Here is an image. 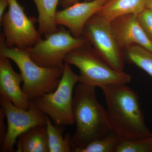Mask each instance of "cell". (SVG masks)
Wrapping results in <instances>:
<instances>
[{
	"label": "cell",
	"mask_w": 152,
	"mask_h": 152,
	"mask_svg": "<svg viewBox=\"0 0 152 152\" xmlns=\"http://www.w3.org/2000/svg\"><path fill=\"white\" fill-rule=\"evenodd\" d=\"M114 132L121 140L145 137L152 134L146 125L138 96L126 84L101 88Z\"/></svg>",
	"instance_id": "cell-1"
},
{
	"label": "cell",
	"mask_w": 152,
	"mask_h": 152,
	"mask_svg": "<svg viewBox=\"0 0 152 152\" xmlns=\"http://www.w3.org/2000/svg\"><path fill=\"white\" fill-rule=\"evenodd\" d=\"M96 87L78 83L73 100L76 129L71 137L72 152L114 133L107 110L98 101Z\"/></svg>",
	"instance_id": "cell-2"
},
{
	"label": "cell",
	"mask_w": 152,
	"mask_h": 152,
	"mask_svg": "<svg viewBox=\"0 0 152 152\" xmlns=\"http://www.w3.org/2000/svg\"><path fill=\"white\" fill-rule=\"evenodd\" d=\"M0 54L13 61L18 66L23 77L22 90L29 101L53 92L59 85L64 67L38 65L31 58L26 49L7 48L3 33L0 35Z\"/></svg>",
	"instance_id": "cell-3"
},
{
	"label": "cell",
	"mask_w": 152,
	"mask_h": 152,
	"mask_svg": "<svg viewBox=\"0 0 152 152\" xmlns=\"http://www.w3.org/2000/svg\"><path fill=\"white\" fill-rule=\"evenodd\" d=\"M89 43L69 52L65 58V62L79 69L78 83L101 88L110 85L126 84L131 81L130 75L113 69L89 46Z\"/></svg>",
	"instance_id": "cell-4"
},
{
	"label": "cell",
	"mask_w": 152,
	"mask_h": 152,
	"mask_svg": "<svg viewBox=\"0 0 152 152\" xmlns=\"http://www.w3.org/2000/svg\"><path fill=\"white\" fill-rule=\"evenodd\" d=\"M78 82V75L72 70L69 64L65 62L62 77L56 89L31 101L56 125L74 124L73 91Z\"/></svg>",
	"instance_id": "cell-5"
},
{
	"label": "cell",
	"mask_w": 152,
	"mask_h": 152,
	"mask_svg": "<svg viewBox=\"0 0 152 152\" xmlns=\"http://www.w3.org/2000/svg\"><path fill=\"white\" fill-rule=\"evenodd\" d=\"M90 42L83 36L75 38L69 31L61 27L56 32L26 48L31 58L43 67L64 68L66 55L72 50Z\"/></svg>",
	"instance_id": "cell-6"
},
{
	"label": "cell",
	"mask_w": 152,
	"mask_h": 152,
	"mask_svg": "<svg viewBox=\"0 0 152 152\" xmlns=\"http://www.w3.org/2000/svg\"><path fill=\"white\" fill-rule=\"evenodd\" d=\"M9 10L0 18L7 48H28L42 39L35 27L38 19L28 17L17 0H8Z\"/></svg>",
	"instance_id": "cell-7"
},
{
	"label": "cell",
	"mask_w": 152,
	"mask_h": 152,
	"mask_svg": "<svg viewBox=\"0 0 152 152\" xmlns=\"http://www.w3.org/2000/svg\"><path fill=\"white\" fill-rule=\"evenodd\" d=\"M83 35L111 67L119 72L124 71V53L112 31L109 21L95 14L86 23Z\"/></svg>",
	"instance_id": "cell-8"
},
{
	"label": "cell",
	"mask_w": 152,
	"mask_h": 152,
	"mask_svg": "<svg viewBox=\"0 0 152 152\" xmlns=\"http://www.w3.org/2000/svg\"><path fill=\"white\" fill-rule=\"evenodd\" d=\"M0 103L6 115L7 132L1 152L15 151L14 147L19 135L35 126L46 125V115L30 101L28 110L20 108L1 95Z\"/></svg>",
	"instance_id": "cell-9"
},
{
	"label": "cell",
	"mask_w": 152,
	"mask_h": 152,
	"mask_svg": "<svg viewBox=\"0 0 152 152\" xmlns=\"http://www.w3.org/2000/svg\"><path fill=\"white\" fill-rule=\"evenodd\" d=\"M108 0H92L77 2L62 10L57 11L56 23L68 28L75 38L83 36L86 23L96 14Z\"/></svg>",
	"instance_id": "cell-10"
},
{
	"label": "cell",
	"mask_w": 152,
	"mask_h": 152,
	"mask_svg": "<svg viewBox=\"0 0 152 152\" xmlns=\"http://www.w3.org/2000/svg\"><path fill=\"white\" fill-rule=\"evenodd\" d=\"M137 16L129 14L114 19L110 22L112 31L123 50L136 45L152 52V43L139 24Z\"/></svg>",
	"instance_id": "cell-11"
},
{
	"label": "cell",
	"mask_w": 152,
	"mask_h": 152,
	"mask_svg": "<svg viewBox=\"0 0 152 152\" xmlns=\"http://www.w3.org/2000/svg\"><path fill=\"white\" fill-rule=\"evenodd\" d=\"M21 74L13 69L10 59L0 54V94L20 108L27 110L30 101L21 88Z\"/></svg>",
	"instance_id": "cell-12"
},
{
	"label": "cell",
	"mask_w": 152,
	"mask_h": 152,
	"mask_svg": "<svg viewBox=\"0 0 152 152\" xmlns=\"http://www.w3.org/2000/svg\"><path fill=\"white\" fill-rule=\"evenodd\" d=\"M17 152H50L46 125L31 128L19 135Z\"/></svg>",
	"instance_id": "cell-13"
},
{
	"label": "cell",
	"mask_w": 152,
	"mask_h": 152,
	"mask_svg": "<svg viewBox=\"0 0 152 152\" xmlns=\"http://www.w3.org/2000/svg\"><path fill=\"white\" fill-rule=\"evenodd\" d=\"M145 4L146 0H108L97 14L110 22L127 14L138 15L146 8Z\"/></svg>",
	"instance_id": "cell-14"
},
{
	"label": "cell",
	"mask_w": 152,
	"mask_h": 152,
	"mask_svg": "<svg viewBox=\"0 0 152 152\" xmlns=\"http://www.w3.org/2000/svg\"><path fill=\"white\" fill-rule=\"evenodd\" d=\"M38 12V31L45 38L58 30L56 23L57 7L59 0H33Z\"/></svg>",
	"instance_id": "cell-15"
},
{
	"label": "cell",
	"mask_w": 152,
	"mask_h": 152,
	"mask_svg": "<svg viewBox=\"0 0 152 152\" xmlns=\"http://www.w3.org/2000/svg\"><path fill=\"white\" fill-rule=\"evenodd\" d=\"M47 132L48 137L50 152H72L70 145L71 134H66L64 138L62 134L65 131L64 126L52 124L50 117L46 115Z\"/></svg>",
	"instance_id": "cell-16"
},
{
	"label": "cell",
	"mask_w": 152,
	"mask_h": 152,
	"mask_svg": "<svg viewBox=\"0 0 152 152\" xmlns=\"http://www.w3.org/2000/svg\"><path fill=\"white\" fill-rule=\"evenodd\" d=\"M124 50L125 61L135 65L152 77V52L136 45Z\"/></svg>",
	"instance_id": "cell-17"
},
{
	"label": "cell",
	"mask_w": 152,
	"mask_h": 152,
	"mask_svg": "<svg viewBox=\"0 0 152 152\" xmlns=\"http://www.w3.org/2000/svg\"><path fill=\"white\" fill-rule=\"evenodd\" d=\"M120 140L119 137L113 133L104 137L95 140L74 152H115Z\"/></svg>",
	"instance_id": "cell-18"
},
{
	"label": "cell",
	"mask_w": 152,
	"mask_h": 152,
	"mask_svg": "<svg viewBox=\"0 0 152 152\" xmlns=\"http://www.w3.org/2000/svg\"><path fill=\"white\" fill-rule=\"evenodd\" d=\"M115 152H152V134L141 138L121 140Z\"/></svg>",
	"instance_id": "cell-19"
},
{
	"label": "cell",
	"mask_w": 152,
	"mask_h": 152,
	"mask_svg": "<svg viewBox=\"0 0 152 152\" xmlns=\"http://www.w3.org/2000/svg\"><path fill=\"white\" fill-rule=\"evenodd\" d=\"M138 22L152 43V10L145 8L137 16Z\"/></svg>",
	"instance_id": "cell-20"
},
{
	"label": "cell",
	"mask_w": 152,
	"mask_h": 152,
	"mask_svg": "<svg viewBox=\"0 0 152 152\" xmlns=\"http://www.w3.org/2000/svg\"><path fill=\"white\" fill-rule=\"evenodd\" d=\"M6 115L2 108L0 109V146L2 147L7 132V128H6L4 120Z\"/></svg>",
	"instance_id": "cell-21"
},
{
	"label": "cell",
	"mask_w": 152,
	"mask_h": 152,
	"mask_svg": "<svg viewBox=\"0 0 152 152\" xmlns=\"http://www.w3.org/2000/svg\"><path fill=\"white\" fill-rule=\"evenodd\" d=\"M80 0H61L60 2V5L64 9L76 3L79 2Z\"/></svg>",
	"instance_id": "cell-22"
},
{
	"label": "cell",
	"mask_w": 152,
	"mask_h": 152,
	"mask_svg": "<svg viewBox=\"0 0 152 152\" xmlns=\"http://www.w3.org/2000/svg\"><path fill=\"white\" fill-rule=\"evenodd\" d=\"M8 5H9L8 0H0V18L4 13V11Z\"/></svg>",
	"instance_id": "cell-23"
},
{
	"label": "cell",
	"mask_w": 152,
	"mask_h": 152,
	"mask_svg": "<svg viewBox=\"0 0 152 152\" xmlns=\"http://www.w3.org/2000/svg\"><path fill=\"white\" fill-rule=\"evenodd\" d=\"M145 8L152 10V0H146Z\"/></svg>",
	"instance_id": "cell-24"
},
{
	"label": "cell",
	"mask_w": 152,
	"mask_h": 152,
	"mask_svg": "<svg viewBox=\"0 0 152 152\" xmlns=\"http://www.w3.org/2000/svg\"><path fill=\"white\" fill-rule=\"evenodd\" d=\"M92 1V0H85V1Z\"/></svg>",
	"instance_id": "cell-25"
}]
</instances>
